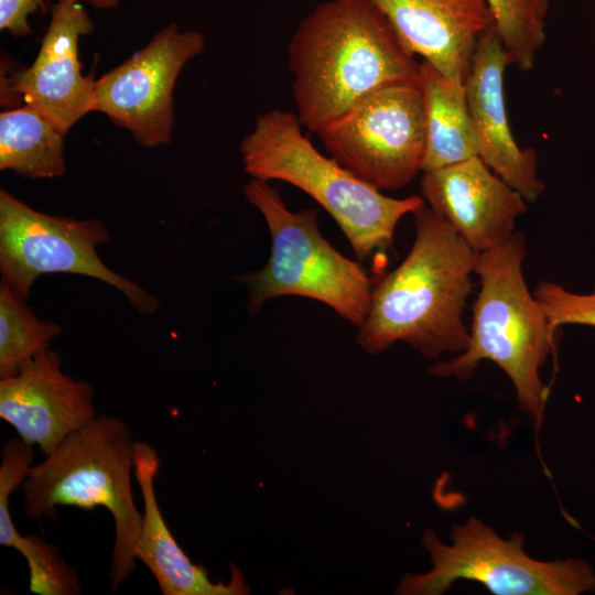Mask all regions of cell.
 I'll return each mask as SVG.
<instances>
[{
    "mask_svg": "<svg viewBox=\"0 0 595 595\" xmlns=\"http://www.w3.org/2000/svg\"><path fill=\"white\" fill-rule=\"evenodd\" d=\"M110 239L98 219H73L35 210L8 191H0V271L2 281L28 299L37 277L74 273L112 285L142 314H153L159 300L109 269L97 246Z\"/></svg>",
    "mask_w": 595,
    "mask_h": 595,
    "instance_id": "ba28073f",
    "label": "cell"
},
{
    "mask_svg": "<svg viewBox=\"0 0 595 595\" xmlns=\"http://www.w3.org/2000/svg\"><path fill=\"white\" fill-rule=\"evenodd\" d=\"M43 4V0H0V29L14 36L29 35L28 17Z\"/></svg>",
    "mask_w": 595,
    "mask_h": 595,
    "instance_id": "603a6c76",
    "label": "cell"
},
{
    "mask_svg": "<svg viewBox=\"0 0 595 595\" xmlns=\"http://www.w3.org/2000/svg\"><path fill=\"white\" fill-rule=\"evenodd\" d=\"M160 468L156 450L136 441L133 473L143 499L142 526L136 559L154 576L163 595H246L244 574L230 564V580L213 582L206 569L194 564L175 541L160 510L154 482Z\"/></svg>",
    "mask_w": 595,
    "mask_h": 595,
    "instance_id": "2e32d148",
    "label": "cell"
},
{
    "mask_svg": "<svg viewBox=\"0 0 595 595\" xmlns=\"http://www.w3.org/2000/svg\"><path fill=\"white\" fill-rule=\"evenodd\" d=\"M205 47L202 33L175 23L95 84V110L129 130L142 145L167 144L174 123L173 89L184 65Z\"/></svg>",
    "mask_w": 595,
    "mask_h": 595,
    "instance_id": "30bf717a",
    "label": "cell"
},
{
    "mask_svg": "<svg viewBox=\"0 0 595 595\" xmlns=\"http://www.w3.org/2000/svg\"><path fill=\"white\" fill-rule=\"evenodd\" d=\"M62 332L54 322L41 321L7 282L0 285V378L14 375L22 364L50 349Z\"/></svg>",
    "mask_w": 595,
    "mask_h": 595,
    "instance_id": "ffe728a7",
    "label": "cell"
},
{
    "mask_svg": "<svg viewBox=\"0 0 595 595\" xmlns=\"http://www.w3.org/2000/svg\"><path fill=\"white\" fill-rule=\"evenodd\" d=\"M412 215L413 245L404 260L372 286L357 344L367 354H379L404 342L432 360L467 347L469 331L462 317L477 252L425 203Z\"/></svg>",
    "mask_w": 595,
    "mask_h": 595,
    "instance_id": "7a4b0ae2",
    "label": "cell"
},
{
    "mask_svg": "<svg viewBox=\"0 0 595 595\" xmlns=\"http://www.w3.org/2000/svg\"><path fill=\"white\" fill-rule=\"evenodd\" d=\"M419 86L425 115V155L422 172L478 156L465 84L447 77L422 60Z\"/></svg>",
    "mask_w": 595,
    "mask_h": 595,
    "instance_id": "ac0fdd59",
    "label": "cell"
},
{
    "mask_svg": "<svg viewBox=\"0 0 595 595\" xmlns=\"http://www.w3.org/2000/svg\"><path fill=\"white\" fill-rule=\"evenodd\" d=\"M317 136L342 166L379 191L398 190L422 172L425 115L418 85L379 89Z\"/></svg>",
    "mask_w": 595,
    "mask_h": 595,
    "instance_id": "9c48e42d",
    "label": "cell"
},
{
    "mask_svg": "<svg viewBox=\"0 0 595 595\" xmlns=\"http://www.w3.org/2000/svg\"><path fill=\"white\" fill-rule=\"evenodd\" d=\"M369 1L414 55L464 84L478 40L494 24L486 0Z\"/></svg>",
    "mask_w": 595,
    "mask_h": 595,
    "instance_id": "9a60e30c",
    "label": "cell"
},
{
    "mask_svg": "<svg viewBox=\"0 0 595 595\" xmlns=\"http://www.w3.org/2000/svg\"><path fill=\"white\" fill-rule=\"evenodd\" d=\"M451 544L432 529L421 543L430 554L432 569L422 574H404L396 588L399 595H441L454 582H478L496 595H581L595 592V570L580 558L540 561L528 555L524 536L512 532L507 539L472 517L450 531Z\"/></svg>",
    "mask_w": 595,
    "mask_h": 595,
    "instance_id": "52a82bcc",
    "label": "cell"
},
{
    "mask_svg": "<svg viewBox=\"0 0 595 595\" xmlns=\"http://www.w3.org/2000/svg\"><path fill=\"white\" fill-rule=\"evenodd\" d=\"M95 24L78 2L57 1L34 62L14 73L6 91L21 95L62 134L95 110L94 75L84 76L78 56L79 39Z\"/></svg>",
    "mask_w": 595,
    "mask_h": 595,
    "instance_id": "8fae6325",
    "label": "cell"
},
{
    "mask_svg": "<svg viewBox=\"0 0 595 595\" xmlns=\"http://www.w3.org/2000/svg\"><path fill=\"white\" fill-rule=\"evenodd\" d=\"M61 364L47 349L0 378V418L44 454L98 415L91 383L63 372Z\"/></svg>",
    "mask_w": 595,
    "mask_h": 595,
    "instance_id": "7c38bea8",
    "label": "cell"
},
{
    "mask_svg": "<svg viewBox=\"0 0 595 595\" xmlns=\"http://www.w3.org/2000/svg\"><path fill=\"white\" fill-rule=\"evenodd\" d=\"M420 187L429 206L475 252L507 241L517 218L528 210L524 197L479 156L423 172Z\"/></svg>",
    "mask_w": 595,
    "mask_h": 595,
    "instance_id": "4fadbf2b",
    "label": "cell"
},
{
    "mask_svg": "<svg viewBox=\"0 0 595 595\" xmlns=\"http://www.w3.org/2000/svg\"><path fill=\"white\" fill-rule=\"evenodd\" d=\"M532 293L554 334L560 326L570 324L595 327V286L591 293H575L560 283L545 280Z\"/></svg>",
    "mask_w": 595,
    "mask_h": 595,
    "instance_id": "7402d4cb",
    "label": "cell"
},
{
    "mask_svg": "<svg viewBox=\"0 0 595 595\" xmlns=\"http://www.w3.org/2000/svg\"><path fill=\"white\" fill-rule=\"evenodd\" d=\"M64 2H78L80 0H57ZM96 9H110L119 6L121 0H85Z\"/></svg>",
    "mask_w": 595,
    "mask_h": 595,
    "instance_id": "cb8c5ba5",
    "label": "cell"
},
{
    "mask_svg": "<svg viewBox=\"0 0 595 595\" xmlns=\"http://www.w3.org/2000/svg\"><path fill=\"white\" fill-rule=\"evenodd\" d=\"M34 458L33 446L19 436L2 447L0 463V544L17 550L29 566V591L36 595H78L82 592L74 566L60 549L42 537L23 536L12 520L9 498L21 488Z\"/></svg>",
    "mask_w": 595,
    "mask_h": 595,
    "instance_id": "e0dca14e",
    "label": "cell"
},
{
    "mask_svg": "<svg viewBox=\"0 0 595 595\" xmlns=\"http://www.w3.org/2000/svg\"><path fill=\"white\" fill-rule=\"evenodd\" d=\"M288 54L296 116L315 133L379 89L420 83L421 63L369 0L320 2Z\"/></svg>",
    "mask_w": 595,
    "mask_h": 595,
    "instance_id": "6da1fadb",
    "label": "cell"
},
{
    "mask_svg": "<svg viewBox=\"0 0 595 595\" xmlns=\"http://www.w3.org/2000/svg\"><path fill=\"white\" fill-rule=\"evenodd\" d=\"M134 443L129 424L98 414L30 467L21 489L31 519H57V507L106 508L115 523L109 578L118 589L136 569L142 513L137 509L131 472Z\"/></svg>",
    "mask_w": 595,
    "mask_h": 595,
    "instance_id": "277c9868",
    "label": "cell"
},
{
    "mask_svg": "<svg viewBox=\"0 0 595 595\" xmlns=\"http://www.w3.org/2000/svg\"><path fill=\"white\" fill-rule=\"evenodd\" d=\"M63 138L41 113L25 105L0 115V169L29 178L65 174Z\"/></svg>",
    "mask_w": 595,
    "mask_h": 595,
    "instance_id": "d6986e66",
    "label": "cell"
},
{
    "mask_svg": "<svg viewBox=\"0 0 595 595\" xmlns=\"http://www.w3.org/2000/svg\"><path fill=\"white\" fill-rule=\"evenodd\" d=\"M486 1L510 63L523 72L532 69L547 41L549 0Z\"/></svg>",
    "mask_w": 595,
    "mask_h": 595,
    "instance_id": "44dd1931",
    "label": "cell"
},
{
    "mask_svg": "<svg viewBox=\"0 0 595 595\" xmlns=\"http://www.w3.org/2000/svg\"><path fill=\"white\" fill-rule=\"evenodd\" d=\"M244 194L263 216L271 239L264 267L234 277L248 289L249 312L256 314L275 298L296 295L326 304L359 327L369 311L371 280L321 234L318 209L290 210L280 192L258 178L248 182Z\"/></svg>",
    "mask_w": 595,
    "mask_h": 595,
    "instance_id": "8992f818",
    "label": "cell"
},
{
    "mask_svg": "<svg viewBox=\"0 0 595 595\" xmlns=\"http://www.w3.org/2000/svg\"><path fill=\"white\" fill-rule=\"evenodd\" d=\"M239 149L252 178L289 183L323 207L360 260L390 250L398 223L424 203L418 195L389 197L322 154L303 133L298 116L286 110L260 115Z\"/></svg>",
    "mask_w": 595,
    "mask_h": 595,
    "instance_id": "5b68a950",
    "label": "cell"
},
{
    "mask_svg": "<svg viewBox=\"0 0 595 595\" xmlns=\"http://www.w3.org/2000/svg\"><path fill=\"white\" fill-rule=\"evenodd\" d=\"M511 64L494 24L477 43L465 82L478 156L527 202H536L545 184L538 175V155L521 149L511 132L505 100V71Z\"/></svg>",
    "mask_w": 595,
    "mask_h": 595,
    "instance_id": "5bb4252c",
    "label": "cell"
},
{
    "mask_svg": "<svg viewBox=\"0 0 595 595\" xmlns=\"http://www.w3.org/2000/svg\"><path fill=\"white\" fill-rule=\"evenodd\" d=\"M526 238L515 231L505 242L477 252L480 289L472 306L468 344L456 357L433 364L437 377L467 380L483 360L498 365L511 380L519 407L540 422L550 388L540 370L555 354L556 339L524 275Z\"/></svg>",
    "mask_w": 595,
    "mask_h": 595,
    "instance_id": "3957f363",
    "label": "cell"
}]
</instances>
